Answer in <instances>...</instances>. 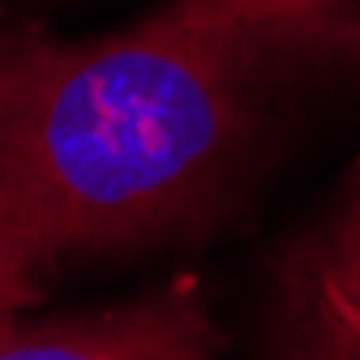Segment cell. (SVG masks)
<instances>
[{"instance_id":"obj_1","label":"cell","mask_w":360,"mask_h":360,"mask_svg":"<svg viewBox=\"0 0 360 360\" xmlns=\"http://www.w3.org/2000/svg\"><path fill=\"white\" fill-rule=\"evenodd\" d=\"M360 65V0H167L112 34L0 22V313L155 236L283 90Z\"/></svg>"},{"instance_id":"obj_2","label":"cell","mask_w":360,"mask_h":360,"mask_svg":"<svg viewBox=\"0 0 360 360\" xmlns=\"http://www.w3.org/2000/svg\"><path fill=\"white\" fill-rule=\"evenodd\" d=\"M270 360H360V159L279 262Z\"/></svg>"},{"instance_id":"obj_3","label":"cell","mask_w":360,"mask_h":360,"mask_svg":"<svg viewBox=\"0 0 360 360\" xmlns=\"http://www.w3.org/2000/svg\"><path fill=\"white\" fill-rule=\"evenodd\" d=\"M219 335L193 279H172L129 304L26 318L0 313V360H214Z\"/></svg>"}]
</instances>
